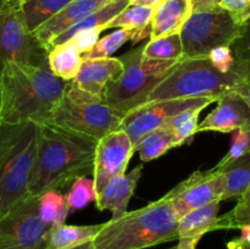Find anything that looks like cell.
Listing matches in <instances>:
<instances>
[{"label":"cell","mask_w":250,"mask_h":249,"mask_svg":"<svg viewBox=\"0 0 250 249\" xmlns=\"http://www.w3.org/2000/svg\"><path fill=\"white\" fill-rule=\"evenodd\" d=\"M38 124L29 195L39 197L49 190H60L77 178L93 173L98 139L49 122Z\"/></svg>","instance_id":"6da1fadb"},{"label":"cell","mask_w":250,"mask_h":249,"mask_svg":"<svg viewBox=\"0 0 250 249\" xmlns=\"http://www.w3.org/2000/svg\"><path fill=\"white\" fill-rule=\"evenodd\" d=\"M65 81L51 72L48 58L38 65L7 62L0 68V122H45L66 89Z\"/></svg>","instance_id":"7a4b0ae2"},{"label":"cell","mask_w":250,"mask_h":249,"mask_svg":"<svg viewBox=\"0 0 250 249\" xmlns=\"http://www.w3.org/2000/svg\"><path fill=\"white\" fill-rule=\"evenodd\" d=\"M178 216L165 198L103 224L93 249H146L178 239Z\"/></svg>","instance_id":"3957f363"},{"label":"cell","mask_w":250,"mask_h":249,"mask_svg":"<svg viewBox=\"0 0 250 249\" xmlns=\"http://www.w3.org/2000/svg\"><path fill=\"white\" fill-rule=\"evenodd\" d=\"M39 124L0 122V217L28 197Z\"/></svg>","instance_id":"277c9868"},{"label":"cell","mask_w":250,"mask_h":249,"mask_svg":"<svg viewBox=\"0 0 250 249\" xmlns=\"http://www.w3.org/2000/svg\"><path fill=\"white\" fill-rule=\"evenodd\" d=\"M242 82L233 71L219 72L208 58L183 59L156 85L146 103L188 98H212L217 102Z\"/></svg>","instance_id":"5b68a950"},{"label":"cell","mask_w":250,"mask_h":249,"mask_svg":"<svg viewBox=\"0 0 250 249\" xmlns=\"http://www.w3.org/2000/svg\"><path fill=\"white\" fill-rule=\"evenodd\" d=\"M124 71L105 90L104 99L109 106L127 115L146 103L156 85L181 61L146 60L143 59V46L131 49L121 56Z\"/></svg>","instance_id":"8992f818"},{"label":"cell","mask_w":250,"mask_h":249,"mask_svg":"<svg viewBox=\"0 0 250 249\" xmlns=\"http://www.w3.org/2000/svg\"><path fill=\"white\" fill-rule=\"evenodd\" d=\"M124 115L106 104L103 98L83 92L70 83L62 98L45 122L102 139L120 129Z\"/></svg>","instance_id":"52a82bcc"},{"label":"cell","mask_w":250,"mask_h":249,"mask_svg":"<svg viewBox=\"0 0 250 249\" xmlns=\"http://www.w3.org/2000/svg\"><path fill=\"white\" fill-rule=\"evenodd\" d=\"M244 28L220 6L194 10L180 32L185 59L208 58L214 48L231 46Z\"/></svg>","instance_id":"ba28073f"},{"label":"cell","mask_w":250,"mask_h":249,"mask_svg":"<svg viewBox=\"0 0 250 249\" xmlns=\"http://www.w3.org/2000/svg\"><path fill=\"white\" fill-rule=\"evenodd\" d=\"M48 58V50L39 43L24 22L20 0L0 4V68L7 62L38 65Z\"/></svg>","instance_id":"9c48e42d"},{"label":"cell","mask_w":250,"mask_h":249,"mask_svg":"<svg viewBox=\"0 0 250 249\" xmlns=\"http://www.w3.org/2000/svg\"><path fill=\"white\" fill-rule=\"evenodd\" d=\"M50 229L39 216L38 197L28 195L0 217V249H46Z\"/></svg>","instance_id":"30bf717a"},{"label":"cell","mask_w":250,"mask_h":249,"mask_svg":"<svg viewBox=\"0 0 250 249\" xmlns=\"http://www.w3.org/2000/svg\"><path fill=\"white\" fill-rule=\"evenodd\" d=\"M215 102L212 98H188L146 103L125 115L120 129L126 132L136 148L137 143L146 133L160 128L170 117L193 107L205 109Z\"/></svg>","instance_id":"8fae6325"},{"label":"cell","mask_w":250,"mask_h":249,"mask_svg":"<svg viewBox=\"0 0 250 249\" xmlns=\"http://www.w3.org/2000/svg\"><path fill=\"white\" fill-rule=\"evenodd\" d=\"M225 190V176L222 172L210 170H198L187 180L181 182L164 195L171 203L178 220L187 212L214 202H222Z\"/></svg>","instance_id":"7c38bea8"},{"label":"cell","mask_w":250,"mask_h":249,"mask_svg":"<svg viewBox=\"0 0 250 249\" xmlns=\"http://www.w3.org/2000/svg\"><path fill=\"white\" fill-rule=\"evenodd\" d=\"M134 151L133 143L122 129L111 132L98 141L93 167V183L97 195L110 178L124 175Z\"/></svg>","instance_id":"4fadbf2b"},{"label":"cell","mask_w":250,"mask_h":249,"mask_svg":"<svg viewBox=\"0 0 250 249\" xmlns=\"http://www.w3.org/2000/svg\"><path fill=\"white\" fill-rule=\"evenodd\" d=\"M217 106L198 124L200 132L232 133L236 129H250V106L236 92L226 93L217 100Z\"/></svg>","instance_id":"5bb4252c"},{"label":"cell","mask_w":250,"mask_h":249,"mask_svg":"<svg viewBox=\"0 0 250 249\" xmlns=\"http://www.w3.org/2000/svg\"><path fill=\"white\" fill-rule=\"evenodd\" d=\"M122 71L124 63L120 58L83 59L80 71L71 83L83 92L104 99L107 85L116 81Z\"/></svg>","instance_id":"9a60e30c"},{"label":"cell","mask_w":250,"mask_h":249,"mask_svg":"<svg viewBox=\"0 0 250 249\" xmlns=\"http://www.w3.org/2000/svg\"><path fill=\"white\" fill-rule=\"evenodd\" d=\"M111 1L114 0H71L60 12L34 31V36L49 51L50 43L56 37Z\"/></svg>","instance_id":"2e32d148"},{"label":"cell","mask_w":250,"mask_h":249,"mask_svg":"<svg viewBox=\"0 0 250 249\" xmlns=\"http://www.w3.org/2000/svg\"><path fill=\"white\" fill-rule=\"evenodd\" d=\"M143 173V165L134 167L128 175H119L110 178L97 195L95 204L99 210H110L111 220L119 219L127 212L129 200L136 192L137 185Z\"/></svg>","instance_id":"e0dca14e"},{"label":"cell","mask_w":250,"mask_h":249,"mask_svg":"<svg viewBox=\"0 0 250 249\" xmlns=\"http://www.w3.org/2000/svg\"><path fill=\"white\" fill-rule=\"evenodd\" d=\"M193 12V0H159L150 22V39L178 34Z\"/></svg>","instance_id":"ac0fdd59"},{"label":"cell","mask_w":250,"mask_h":249,"mask_svg":"<svg viewBox=\"0 0 250 249\" xmlns=\"http://www.w3.org/2000/svg\"><path fill=\"white\" fill-rule=\"evenodd\" d=\"M220 202L210 203L204 207L197 208L187 212L178 220V239L198 238L200 239L208 232L216 231V222L219 217Z\"/></svg>","instance_id":"d6986e66"},{"label":"cell","mask_w":250,"mask_h":249,"mask_svg":"<svg viewBox=\"0 0 250 249\" xmlns=\"http://www.w3.org/2000/svg\"><path fill=\"white\" fill-rule=\"evenodd\" d=\"M102 227L103 224L84 226L62 224L54 226L49 232L46 249H73L82 246L92 242L99 233Z\"/></svg>","instance_id":"ffe728a7"},{"label":"cell","mask_w":250,"mask_h":249,"mask_svg":"<svg viewBox=\"0 0 250 249\" xmlns=\"http://www.w3.org/2000/svg\"><path fill=\"white\" fill-rule=\"evenodd\" d=\"M129 6L128 0H114V1L109 2L107 5H105L104 7L99 9L98 11L93 12L89 16L84 17L83 20H81L80 22H77L76 24H73L72 27L65 31L63 33H61L60 36L56 37L53 42L50 43V49L53 46L58 45V44H62L65 42H68L76 33L82 31H89V29L94 28H103L106 29V24L111 21L112 19L117 16L121 11H124L126 7Z\"/></svg>","instance_id":"44dd1931"},{"label":"cell","mask_w":250,"mask_h":249,"mask_svg":"<svg viewBox=\"0 0 250 249\" xmlns=\"http://www.w3.org/2000/svg\"><path fill=\"white\" fill-rule=\"evenodd\" d=\"M153 6H131L120 12L106 24L109 28H124L133 31L132 43H138L150 37V22L153 17Z\"/></svg>","instance_id":"7402d4cb"},{"label":"cell","mask_w":250,"mask_h":249,"mask_svg":"<svg viewBox=\"0 0 250 249\" xmlns=\"http://www.w3.org/2000/svg\"><path fill=\"white\" fill-rule=\"evenodd\" d=\"M82 54L71 42L53 46L48 51V63L51 72L60 80L72 81L82 65Z\"/></svg>","instance_id":"603a6c76"},{"label":"cell","mask_w":250,"mask_h":249,"mask_svg":"<svg viewBox=\"0 0 250 249\" xmlns=\"http://www.w3.org/2000/svg\"><path fill=\"white\" fill-rule=\"evenodd\" d=\"M215 170L225 176V190L222 200L229 198H239L250 185V151L237 160L231 161Z\"/></svg>","instance_id":"cb8c5ba5"},{"label":"cell","mask_w":250,"mask_h":249,"mask_svg":"<svg viewBox=\"0 0 250 249\" xmlns=\"http://www.w3.org/2000/svg\"><path fill=\"white\" fill-rule=\"evenodd\" d=\"M71 0H20L24 22L32 33L60 12Z\"/></svg>","instance_id":"d4e9b609"},{"label":"cell","mask_w":250,"mask_h":249,"mask_svg":"<svg viewBox=\"0 0 250 249\" xmlns=\"http://www.w3.org/2000/svg\"><path fill=\"white\" fill-rule=\"evenodd\" d=\"M172 148H175L172 132L166 129L165 127H160L146 133L137 143L134 150L138 151L142 161L148 163L160 158Z\"/></svg>","instance_id":"484cf974"},{"label":"cell","mask_w":250,"mask_h":249,"mask_svg":"<svg viewBox=\"0 0 250 249\" xmlns=\"http://www.w3.org/2000/svg\"><path fill=\"white\" fill-rule=\"evenodd\" d=\"M38 210L42 221L50 227L62 225L71 212L65 197L59 190H49L39 195Z\"/></svg>","instance_id":"4316f807"},{"label":"cell","mask_w":250,"mask_h":249,"mask_svg":"<svg viewBox=\"0 0 250 249\" xmlns=\"http://www.w3.org/2000/svg\"><path fill=\"white\" fill-rule=\"evenodd\" d=\"M143 59L182 61L185 59V53L180 33L150 39V42L143 46Z\"/></svg>","instance_id":"83f0119b"},{"label":"cell","mask_w":250,"mask_h":249,"mask_svg":"<svg viewBox=\"0 0 250 249\" xmlns=\"http://www.w3.org/2000/svg\"><path fill=\"white\" fill-rule=\"evenodd\" d=\"M133 31L129 29L119 28L117 31L112 32L109 36L99 39L95 45L89 51L82 55L83 59H99V58H110L116 50H119L124 44L132 39Z\"/></svg>","instance_id":"f1b7e54d"},{"label":"cell","mask_w":250,"mask_h":249,"mask_svg":"<svg viewBox=\"0 0 250 249\" xmlns=\"http://www.w3.org/2000/svg\"><path fill=\"white\" fill-rule=\"evenodd\" d=\"M244 225H250V185L238 198L236 207L227 214L217 217L216 229L241 228Z\"/></svg>","instance_id":"f546056e"},{"label":"cell","mask_w":250,"mask_h":249,"mask_svg":"<svg viewBox=\"0 0 250 249\" xmlns=\"http://www.w3.org/2000/svg\"><path fill=\"white\" fill-rule=\"evenodd\" d=\"M63 197H65V202L71 211L83 209L89 203L95 202L97 199L93 180L88 178L87 176L77 178L73 181L70 190Z\"/></svg>","instance_id":"4dcf8cb0"},{"label":"cell","mask_w":250,"mask_h":249,"mask_svg":"<svg viewBox=\"0 0 250 249\" xmlns=\"http://www.w3.org/2000/svg\"><path fill=\"white\" fill-rule=\"evenodd\" d=\"M234 56L233 72L250 84V22L246 24L243 34L231 45Z\"/></svg>","instance_id":"1f68e13d"},{"label":"cell","mask_w":250,"mask_h":249,"mask_svg":"<svg viewBox=\"0 0 250 249\" xmlns=\"http://www.w3.org/2000/svg\"><path fill=\"white\" fill-rule=\"evenodd\" d=\"M231 146H229V151L226 155L220 160L217 164L216 167H221V166L226 165V164L231 163V161L237 160L238 158L243 156L244 154L249 153L250 151V133L247 129H236L232 132Z\"/></svg>","instance_id":"d6a6232c"},{"label":"cell","mask_w":250,"mask_h":249,"mask_svg":"<svg viewBox=\"0 0 250 249\" xmlns=\"http://www.w3.org/2000/svg\"><path fill=\"white\" fill-rule=\"evenodd\" d=\"M217 6L226 10L234 22L241 26L250 22V0H221Z\"/></svg>","instance_id":"836d02e7"},{"label":"cell","mask_w":250,"mask_h":249,"mask_svg":"<svg viewBox=\"0 0 250 249\" xmlns=\"http://www.w3.org/2000/svg\"><path fill=\"white\" fill-rule=\"evenodd\" d=\"M210 63L221 73L232 72L234 66V56L231 46L224 45L214 48L208 55Z\"/></svg>","instance_id":"e575fe53"},{"label":"cell","mask_w":250,"mask_h":249,"mask_svg":"<svg viewBox=\"0 0 250 249\" xmlns=\"http://www.w3.org/2000/svg\"><path fill=\"white\" fill-rule=\"evenodd\" d=\"M198 119H199V114L193 115L192 117H189L187 121L183 122L181 126H178L172 132L173 144H175V146H180L182 144L187 143V142L192 141L194 134H197L198 124H199Z\"/></svg>","instance_id":"d590c367"},{"label":"cell","mask_w":250,"mask_h":249,"mask_svg":"<svg viewBox=\"0 0 250 249\" xmlns=\"http://www.w3.org/2000/svg\"><path fill=\"white\" fill-rule=\"evenodd\" d=\"M103 31H104L103 28H94L89 29V31L78 32L68 42H71L75 48L83 55L95 45V43L99 41V36Z\"/></svg>","instance_id":"8d00e7d4"},{"label":"cell","mask_w":250,"mask_h":249,"mask_svg":"<svg viewBox=\"0 0 250 249\" xmlns=\"http://www.w3.org/2000/svg\"><path fill=\"white\" fill-rule=\"evenodd\" d=\"M200 239L198 238H185V239H178V243L175 247L168 249H197L198 242Z\"/></svg>","instance_id":"74e56055"},{"label":"cell","mask_w":250,"mask_h":249,"mask_svg":"<svg viewBox=\"0 0 250 249\" xmlns=\"http://www.w3.org/2000/svg\"><path fill=\"white\" fill-rule=\"evenodd\" d=\"M233 92H236L237 94L241 95V97L246 100L247 104L250 106V84L244 82L239 83V84L234 88ZM249 133H250V129H249Z\"/></svg>","instance_id":"f35d334b"},{"label":"cell","mask_w":250,"mask_h":249,"mask_svg":"<svg viewBox=\"0 0 250 249\" xmlns=\"http://www.w3.org/2000/svg\"><path fill=\"white\" fill-rule=\"evenodd\" d=\"M221 0H193V11L194 10L209 9V7L217 6Z\"/></svg>","instance_id":"ab89813d"},{"label":"cell","mask_w":250,"mask_h":249,"mask_svg":"<svg viewBox=\"0 0 250 249\" xmlns=\"http://www.w3.org/2000/svg\"><path fill=\"white\" fill-rule=\"evenodd\" d=\"M227 249H250V243L239 238L232 239L227 243Z\"/></svg>","instance_id":"60d3db41"},{"label":"cell","mask_w":250,"mask_h":249,"mask_svg":"<svg viewBox=\"0 0 250 249\" xmlns=\"http://www.w3.org/2000/svg\"><path fill=\"white\" fill-rule=\"evenodd\" d=\"M131 6H155L159 0H128Z\"/></svg>","instance_id":"b9f144b4"},{"label":"cell","mask_w":250,"mask_h":249,"mask_svg":"<svg viewBox=\"0 0 250 249\" xmlns=\"http://www.w3.org/2000/svg\"><path fill=\"white\" fill-rule=\"evenodd\" d=\"M73 249H93V241L92 242H88V243L82 244V246H78Z\"/></svg>","instance_id":"7bdbcfd3"},{"label":"cell","mask_w":250,"mask_h":249,"mask_svg":"<svg viewBox=\"0 0 250 249\" xmlns=\"http://www.w3.org/2000/svg\"><path fill=\"white\" fill-rule=\"evenodd\" d=\"M0 115H1V89H0Z\"/></svg>","instance_id":"ee69618b"},{"label":"cell","mask_w":250,"mask_h":249,"mask_svg":"<svg viewBox=\"0 0 250 249\" xmlns=\"http://www.w3.org/2000/svg\"><path fill=\"white\" fill-rule=\"evenodd\" d=\"M1 2H2V0H0V4H1Z\"/></svg>","instance_id":"f6af8a7d"},{"label":"cell","mask_w":250,"mask_h":249,"mask_svg":"<svg viewBox=\"0 0 250 249\" xmlns=\"http://www.w3.org/2000/svg\"><path fill=\"white\" fill-rule=\"evenodd\" d=\"M2 1H5V0H2Z\"/></svg>","instance_id":"bcb514c9"}]
</instances>
